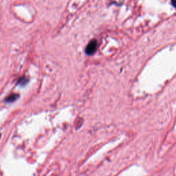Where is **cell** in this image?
Here are the masks:
<instances>
[{"instance_id": "cell-4", "label": "cell", "mask_w": 176, "mask_h": 176, "mask_svg": "<svg viewBox=\"0 0 176 176\" xmlns=\"http://www.w3.org/2000/svg\"><path fill=\"white\" fill-rule=\"evenodd\" d=\"M171 3L173 6L176 8V0H171Z\"/></svg>"}, {"instance_id": "cell-3", "label": "cell", "mask_w": 176, "mask_h": 176, "mask_svg": "<svg viewBox=\"0 0 176 176\" xmlns=\"http://www.w3.org/2000/svg\"><path fill=\"white\" fill-rule=\"evenodd\" d=\"M28 82V80L25 77H22V78H21L19 80V84L21 85V86H25V85Z\"/></svg>"}, {"instance_id": "cell-1", "label": "cell", "mask_w": 176, "mask_h": 176, "mask_svg": "<svg viewBox=\"0 0 176 176\" xmlns=\"http://www.w3.org/2000/svg\"><path fill=\"white\" fill-rule=\"evenodd\" d=\"M98 48L97 41L96 39H93L89 42L86 48V53L87 55H93L96 52Z\"/></svg>"}, {"instance_id": "cell-2", "label": "cell", "mask_w": 176, "mask_h": 176, "mask_svg": "<svg viewBox=\"0 0 176 176\" xmlns=\"http://www.w3.org/2000/svg\"><path fill=\"white\" fill-rule=\"evenodd\" d=\"M19 97V94H13L10 96H7L6 98L5 99V101L6 102V103H13V102H15L16 100H17Z\"/></svg>"}, {"instance_id": "cell-5", "label": "cell", "mask_w": 176, "mask_h": 176, "mask_svg": "<svg viewBox=\"0 0 176 176\" xmlns=\"http://www.w3.org/2000/svg\"><path fill=\"white\" fill-rule=\"evenodd\" d=\"M0 138H1V134H0Z\"/></svg>"}]
</instances>
